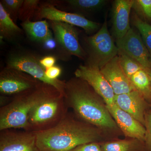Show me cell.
<instances>
[{
  "mask_svg": "<svg viewBox=\"0 0 151 151\" xmlns=\"http://www.w3.org/2000/svg\"><path fill=\"white\" fill-rule=\"evenodd\" d=\"M64 99L77 118L99 128L111 140L123 134L104 100L86 81L76 77L66 81Z\"/></svg>",
  "mask_w": 151,
  "mask_h": 151,
  "instance_id": "obj_1",
  "label": "cell"
},
{
  "mask_svg": "<svg viewBox=\"0 0 151 151\" xmlns=\"http://www.w3.org/2000/svg\"><path fill=\"white\" fill-rule=\"evenodd\" d=\"M36 134L40 151H70L87 143L112 140L99 128L68 112L56 126Z\"/></svg>",
  "mask_w": 151,
  "mask_h": 151,
  "instance_id": "obj_2",
  "label": "cell"
},
{
  "mask_svg": "<svg viewBox=\"0 0 151 151\" xmlns=\"http://www.w3.org/2000/svg\"><path fill=\"white\" fill-rule=\"evenodd\" d=\"M68 108L64 96L49 85L43 97L29 112L25 131L36 133L51 129L65 117Z\"/></svg>",
  "mask_w": 151,
  "mask_h": 151,
  "instance_id": "obj_3",
  "label": "cell"
},
{
  "mask_svg": "<svg viewBox=\"0 0 151 151\" xmlns=\"http://www.w3.org/2000/svg\"><path fill=\"white\" fill-rule=\"evenodd\" d=\"M40 82L36 87L13 97L0 109V131L9 129L26 130L31 110L43 97L49 86Z\"/></svg>",
  "mask_w": 151,
  "mask_h": 151,
  "instance_id": "obj_4",
  "label": "cell"
},
{
  "mask_svg": "<svg viewBox=\"0 0 151 151\" xmlns=\"http://www.w3.org/2000/svg\"><path fill=\"white\" fill-rule=\"evenodd\" d=\"M40 59L32 52L21 50H15L9 55L6 67L21 70L43 83L53 86L64 97L66 81L47 77L46 68L41 64Z\"/></svg>",
  "mask_w": 151,
  "mask_h": 151,
  "instance_id": "obj_5",
  "label": "cell"
},
{
  "mask_svg": "<svg viewBox=\"0 0 151 151\" xmlns=\"http://www.w3.org/2000/svg\"><path fill=\"white\" fill-rule=\"evenodd\" d=\"M89 59L87 65L101 68L119 53V49L108 31L105 21L94 35L87 38Z\"/></svg>",
  "mask_w": 151,
  "mask_h": 151,
  "instance_id": "obj_6",
  "label": "cell"
},
{
  "mask_svg": "<svg viewBox=\"0 0 151 151\" xmlns=\"http://www.w3.org/2000/svg\"><path fill=\"white\" fill-rule=\"evenodd\" d=\"M58 50L64 57L71 55L84 59L86 53L79 42L78 33L74 26L62 22L50 21Z\"/></svg>",
  "mask_w": 151,
  "mask_h": 151,
  "instance_id": "obj_7",
  "label": "cell"
},
{
  "mask_svg": "<svg viewBox=\"0 0 151 151\" xmlns=\"http://www.w3.org/2000/svg\"><path fill=\"white\" fill-rule=\"evenodd\" d=\"M40 82L24 72L6 67L0 73V92L14 97L34 89Z\"/></svg>",
  "mask_w": 151,
  "mask_h": 151,
  "instance_id": "obj_8",
  "label": "cell"
},
{
  "mask_svg": "<svg viewBox=\"0 0 151 151\" xmlns=\"http://www.w3.org/2000/svg\"><path fill=\"white\" fill-rule=\"evenodd\" d=\"M35 17L36 19H45L52 21L62 22L82 28L88 34H92L99 29L100 24L89 20L79 14L60 10L54 4L46 3L40 5Z\"/></svg>",
  "mask_w": 151,
  "mask_h": 151,
  "instance_id": "obj_9",
  "label": "cell"
},
{
  "mask_svg": "<svg viewBox=\"0 0 151 151\" xmlns=\"http://www.w3.org/2000/svg\"><path fill=\"white\" fill-rule=\"evenodd\" d=\"M74 74L76 77L89 84L104 100L106 105L114 104L115 93L99 68L89 65H80Z\"/></svg>",
  "mask_w": 151,
  "mask_h": 151,
  "instance_id": "obj_10",
  "label": "cell"
},
{
  "mask_svg": "<svg viewBox=\"0 0 151 151\" xmlns=\"http://www.w3.org/2000/svg\"><path fill=\"white\" fill-rule=\"evenodd\" d=\"M116 46L122 52L140 63L151 71V58L142 37L130 28L126 35L116 39Z\"/></svg>",
  "mask_w": 151,
  "mask_h": 151,
  "instance_id": "obj_11",
  "label": "cell"
},
{
  "mask_svg": "<svg viewBox=\"0 0 151 151\" xmlns=\"http://www.w3.org/2000/svg\"><path fill=\"white\" fill-rule=\"evenodd\" d=\"M0 151H40L37 145L36 134L10 129L1 131Z\"/></svg>",
  "mask_w": 151,
  "mask_h": 151,
  "instance_id": "obj_12",
  "label": "cell"
},
{
  "mask_svg": "<svg viewBox=\"0 0 151 151\" xmlns=\"http://www.w3.org/2000/svg\"><path fill=\"white\" fill-rule=\"evenodd\" d=\"M107 108L122 134L127 138H134L145 142L146 129L144 125L115 104Z\"/></svg>",
  "mask_w": 151,
  "mask_h": 151,
  "instance_id": "obj_13",
  "label": "cell"
},
{
  "mask_svg": "<svg viewBox=\"0 0 151 151\" xmlns=\"http://www.w3.org/2000/svg\"><path fill=\"white\" fill-rule=\"evenodd\" d=\"M113 88L115 95L125 94L136 90L122 69L118 55L100 69Z\"/></svg>",
  "mask_w": 151,
  "mask_h": 151,
  "instance_id": "obj_14",
  "label": "cell"
},
{
  "mask_svg": "<svg viewBox=\"0 0 151 151\" xmlns=\"http://www.w3.org/2000/svg\"><path fill=\"white\" fill-rule=\"evenodd\" d=\"M114 103L145 127V115L147 103L138 91L135 90L129 93L115 95Z\"/></svg>",
  "mask_w": 151,
  "mask_h": 151,
  "instance_id": "obj_15",
  "label": "cell"
},
{
  "mask_svg": "<svg viewBox=\"0 0 151 151\" xmlns=\"http://www.w3.org/2000/svg\"><path fill=\"white\" fill-rule=\"evenodd\" d=\"M135 1L116 0L113 5V29L116 39L122 38L130 29V12Z\"/></svg>",
  "mask_w": 151,
  "mask_h": 151,
  "instance_id": "obj_16",
  "label": "cell"
},
{
  "mask_svg": "<svg viewBox=\"0 0 151 151\" xmlns=\"http://www.w3.org/2000/svg\"><path fill=\"white\" fill-rule=\"evenodd\" d=\"M49 25L46 20L36 22L27 21L23 22L21 24L25 32L32 40L43 44L54 38Z\"/></svg>",
  "mask_w": 151,
  "mask_h": 151,
  "instance_id": "obj_17",
  "label": "cell"
},
{
  "mask_svg": "<svg viewBox=\"0 0 151 151\" xmlns=\"http://www.w3.org/2000/svg\"><path fill=\"white\" fill-rule=\"evenodd\" d=\"M100 145L103 151H147L145 142L134 138L106 141Z\"/></svg>",
  "mask_w": 151,
  "mask_h": 151,
  "instance_id": "obj_18",
  "label": "cell"
},
{
  "mask_svg": "<svg viewBox=\"0 0 151 151\" xmlns=\"http://www.w3.org/2000/svg\"><path fill=\"white\" fill-rule=\"evenodd\" d=\"M22 33V30L16 24L0 3V37L1 39H4L8 41H13Z\"/></svg>",
  "mask_w": 151,
  "mask_h": 151,
  "instance_id": "obj_19",
  "label": "cell"
},
{
  "mask_svg": "<svg viewBox=\"0 0 151 151\" xmlns=\"http://www.w3.org/2000/svg\"><path fill=\"white\" fill-rule=\"evenodd\" d=\"M130 79L146 101H151V71L142 69L132 75Z\"/></svg>",
  "mask_w": 151,
  "mask_h": 151,
  "instance_id": "obj_20",
  "label": "cell"
},
{
  "mask_svg": "<svg viewBox=\"0 0 151 151\" xmlns=\"http://www.w3.org/2000/svg\"><path fill=\"white\" fill-rule=\"evenodd\" d=\"M65 2L70 8L81 12H92L105 5L107 1L104 0H68Z\"/></svg>",
  "mask_w": 151,
  "mask_h": 151,
  "instance_id": "obj_21",
  "label": "cell"
},
{
  "mask_svg": "<svg viewBox=\"0 0 151 151\" xmlns=\"http://www.w3.org/2000/svg\"><path fill=\"white\" fill-rule=\"evenodd\" d=\"M118 55L122 69L129 79L139 70L146 69L140 63L126 54L119 52Z\"/></svg>",
  "mask_w": 151,
  "mask_h": 151,
  "instance_id": "obj_22",
  "label": "cell"
},
{
  "mask_svg": "<svg viewBox=\"0 0 151 151\" xmlns=\"http://www.w3.org/2000/svg\"><path fill=\"white\" fill-rule=\"evenodd\" d=\"M38 0H24L18 14V19L22 22L31 21L35 17L40 5Z\"/></svg>",
  "mask_w": 151,
  "mask_h": 151,
  "instance_id": "obj_23",
  "label": "cell"
},
{
  "mask_svg": "<svg viewBox=\"0 0 151 151\" xmlns=\"http://www.w3.org/2000/svg\"><path fill=\"white\" fill-rule=\"evenodd\" d=\"M132 19L133 24L140 33L151 58V25L143 21L136 14L134 15Z\"/></svg>",
  "mask_w": 151,
  "mask_h": 151,
  "instance_id": "obj_24",
  "label": "cell"
},
{
  "mask_svg": "<svg viewBox=\"0 0 151 151\" xmlns=\"http://www.w3.org/2000/svg\"><path fill=\"white\" fill-rule=\"evenodd\" d=\"M24 1V0H2L1 1L0 3L5 10L15 22L18 19L19 10Z\"/></svg>",
  "mask_w": 151,
  "mask_h": 151,
  "instance_id": "obj_25",
  "label": "cell"
},
{
  "mask_svg": "<svg viewBox=\"0 0 151 151\" xmlns=\"http://www.w3.org/2000/svg\"><path fill=\"white\" fill-rule=\"evenodd\" d=\"M146 129L145 145L147 151H151V110L147 111L145 115Z\"/></svg>",
  "mask_w": 151,
  "mask_h": 151,
  "instance_id": "obj_26",
  "label": "cell"
},
{
  "mask_svg": "<svg viewBox=\"0 0 151 151\" xmlns=\"http://www.w3.org/2000/svg\"><path fill=\"white\" fill-rule=\"evenodd\" d=\"M70 151H103L100 143L91 142L76 147Z\"/></svg>",
  "mask_w": 151,
  "mask_h": 151,
  "instance_id": "obj_27",
  "label": "cell"
},
{
  "mask_svg": "<svg viewBox=\"0 0 151 151\" xmlns=\"http://www.w3.org/2000/svg\"><path fill=\"white\" fill-rule=\"evenodd\" d=\"M136 2L146 17L151 19V0H137Z\"/></svg>",
  "mask_w": 151,
  "mask_h": 151,
  "instance_id": "obj_28",
  "label": "cell"
},
{
  "mask_svg": "<svg viewBox=\"0 0 151 151\" xmlns=\"http://www.w3.org/2000/svg\"><path fill=\"white\" fill-rule=\"evenodd\" d=\"M62 72V70L59 66L55 65L52 67L46 68L45 74L50 79H58Z\"/></svg>",
  "mask_w": 151,
  "mask_h": 151,
  "instance_id": "obj_29",
  "label": "cell"
},
{
  "mask_svg": "<svg viewBox=\"0 0 151 151\" xmlns=\"http://www.w3.org/2000/svg\"><path fill=\"white\" fill-rule=\"evenodd\" d=\"M41 64L45 68H49L55 65L56 58L52 56H46L42 58L40 60Z\"/></svg>",
  "mask_w": 151,
  "mask_h": 151,
  "instance_id": "obj_30",
  "label": "cell"
}]
</instances>
